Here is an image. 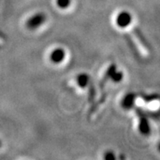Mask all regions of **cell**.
I'll return each instance as SVG.
<instances>
[{
    "label": "cell",
    "mask_w": 160,
    "mask_h": 160,
    "mask_svg": "<svg viewBox=\"0 0 160 160\" xmlns=\"http://www.w3.org/2000/svg\"><path fill=\"white\" fill-rule=\"evenodd\" d=\"M45 21H46V15L44 13H36L28 20L26 22V26L30 30H34L44 23Z\"/></svg>",
    "instance_id": "6da1fadb"
},
{
    "label": "cell",
    "mask_w": 160,
    "mask_h": 160,
    "mask_svg": "<svg viewBox=\"0 0 160 160\" xmlns=\"http://www.w3.org/2000/svg\"><path fill=\"white\" fill-rule=\"evenodd\" d=\"M132 15L128 12H122L117 17L116 22L117 25L121 28H125L128 26L130 23L132 22Z\"/></svg>",
    "instance_id": "7a4b0ae2"
},
{
    "label": "cell",
    "mask_w": 160,
    "mask_h": 160,
    "mask_svg": "<svg viewBox=\"0 0 160 160\" xmlns=\"http://www.w3.org/2000/svg\"><path fill=\"white\" fill-rule=\"evenodd\" d=\"M65 52L63 48H56L51 53L50 59L53 63L60 64L61 61H63L65 59Z\"/></svg>",
    "instance_id": "3957f363"
},
{
    "label": "cell",
    "mask_w": 160,
    "mask_h": 160,
    "mask_svg": "<svg viewBox=\"0 0 160 160\" xmlns=\"http://www.w3.org/2000/svg\"><path fill=\"white\" fill-rule=\"evenodd\" d=\"M139 131L143 135H148L150 132V127L148 119L143 114H141L139 122Z\"/></svg>",
    "instance_id": "277c9868"
},
{
    "label": "cell",
    "mask_w": 160,
    "mask_h": 160,
    "mask_svg": "<svg viewBox=\"0 0 160 160\" xmlns=\"http://www.w3.org/2000/svg\"><path fill=\"white\" fill-rule=\"evenodd\" d=\"M135 98L136 95L133 93H129L125 96L122 101V107L124 109H131L132 107V105L135 103Z\"/></svg>",
    "instance_id": "5b68a950"
},
{
    "label": "cell",
    "mask_w": 160,
    "mask_h": 160,
    "mask_svg": "<svg viewBox=\"0 0 160 160\" xmlns=\"http://www.w3.org/2000/svg\"><path fill=\"white\" fill-rule=\"evenodd\" d=\"M115 70H116V65H114V64L111 65L110 67L108 68V70H106V72H105V74H104V77L102 78V79L101 80V82H100V88H101V89L103 88L104 86H105V82H107L109 78H110L112 74H113Z\"/></svg>",
    "instance_id": "8992f818"
},
{
    "label": "cell",
    "mask_w": 160,
    "mask_h": 160,
    "mask_svg": "<svg viewBox=\"0 0 160 160\" xmlns=\"http://www.w3.org/2000/svg\"><path fill=\"white\" fill-rule=\"evenodd\" d=\"M78 84L81 88H85L89 82V76L87 74H80L77 78Z\"/></svg>",
    "instance_id": "52a82bcc"
},
{
    "label": "cell",
    "mask_w": 160,
    "mask_h": 160,
    "mask_svg": "<svg viewBox=\"0 0 160 160\" xmlns=\"http://www.w3.org/2000/svg\"><path fill=\"white\" fill-rule=\"evenodd\" d=\"M122 78H123V74H122V72H118L116 71V70L112 74L111 77H110V78L115 82H120V81L122 79Z\"/></svg>",
    "instance_id": "ba28073f"
},
{
    "label": "cell",
    "mask_w": 160,
    "mask_h": 160,
    "mask_svg": "<svg viewBox=\"0 0 160 160\" xmlns=\"http://www.w3.org/2000/svg\"><path fill=\"white\" fill-rule=\"evenodd\" d=\"M133 32L135 33L136 35H137V38H138V39H139L140 41H141V43L143 44L144 48H148L147 42H145V38H144L143 35H142L141 32H140L139 30H138V29H137V28H136V29H134V30H133Z\"/></svg>",
    "instance_id": "9c48e42d"
},
{
    "label": "cell",
    "mask_w": 160,
    "mask_h": 160,
    "mask_svg": "<svg viewBox=\"0 0 160 160\" xmlns=\"http://www.w3.org/2000/svg\"><path fill=\"white\" fill-rule=\"evenodd\" d=\"M57 3L61 8H67L70 5V0H57Z\"/></svg>",
    "instance_id": "30bf717a"
},
{
    "label": "cell",
    "mask_w": 160,
    "mask_h": 160,
    "mask_svg": "<svg viewBox=\"0 0 160 160\" xmlns=\"http://www.w3.org/2000/svg\"><path fill=\"white\" fill-rule=\"evenodd\" d=\"M104 158L107 160H111L114 159L115 158V155L114 154V153L111 151H108L105 154V156H104Z\"/></svg>",
    "instance_id": "8fae6325"
},
{
    "label": "cell",
    "mask_w": 160,
    "mask_h": 160,
    "mask_svg": "<svg viewBox=\"0 0 160 160\" xmlns=\"http://www.w3.org/2000/svg\"><path fill=\"white\" fill-rule=\"evenodd\" d=\"M144 99H145V101H150V100L154 99V96H145V97H144Z\"/></svg>",
    "instance_id": "7c38bea8"
},
{
    "label": "cell",
    "mask_w": 160,
    "mask_h": 160,
    "mask_svg": "<svg viewBox=\"0 0 160 160\" xmlns=\"http://www.w3.org/2000/svg\"><path fill=\"white\" fill-rule=\"evenodd\" d=\"M1 145H2V143H1V141H0V147H1Z\"/></svg>",
    "instance_id": "4fadbf2b"
}]
</instances>
